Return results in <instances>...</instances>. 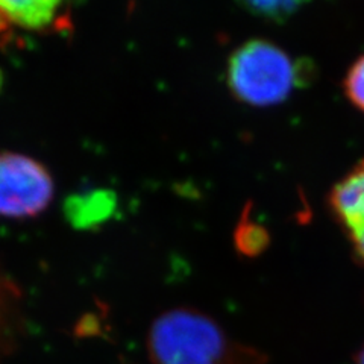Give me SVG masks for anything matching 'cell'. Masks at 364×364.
<instances>
[{
    "instance_id": "8992f818",
    "label": "cell",
    "mask_w": 364,
    "mask_h": 364,
    "mask_svg": "<svg viewBox=\"0 0 364 364\" xmlns=\"http://www.w3.org/2000/svg\"><path fill=\"white\" fill-rule=\"evenodd\" d=\"M18 316V290L0 270V357L14 345Z\"/></svg>"
},
{
    "instance_id": "6da1fadb",
    "label": "cell",
    "mask_w": 364,
    "mask_h": 364,
    "mask_svg": "<svg viewBox=\"0 0 364 364\" xmlns=\"http://www.w3.org/2000/svg\"><path fill=\"white\" fill-rule=\"evenodd\" d=\"M146 345L152 364H231L243 352L211 316L188 306L159 314Z\"/></svg>"
},
{
    "instance_id": "ba28073f",
    "label": "cell",
    "mask_w": 364,
    "mask_h": 364,
    "mask_svg": "<svg viewBox=\"0 0 364 364\" xmlns=\"http://www.w3.org/2000/svg\"><path fill=\"white\" fill-rule=\"evenodd\" d=\"M343 91L348 100L361 112H364V55L357 58L343 79Z\"/></svg>"
},
{
    "instance_id": "9c48e42d",
    "label": "cell",
    "mask_w": 364,
    "mask_h": 364,
    "mask_svg": "<svg viewBox=\"0 0 364 364\" xmlns=\"http://www.w3.org/2000/svg\"><path fill=\"white\" fill-rule=\"evenodd\" d=\"M354 364H364V345L358 349V352L355 354Z\"/></svg>"
},
{
    "instance_id": "277c9868",
    "label": "cell",
    "mask_w": 364,
    "mask_h": 364,
    "mask_svg": "<svg viewBox=\"0 0 364 364\" xmlns=\"http://www.w3.org/2000/svg\"><path fill=\"white\" fill-rule=\"evenodd\" d=\"M329 210L364 263V158L329 191Z\"/></svg>"
},
{
    "instance_id": "7a4b0ae2",
    "label": "cell",
    "mask_w": 364,
    "mask_h": 364,
    "mask_svg": "<svg viewBox=\"0 0 364 364\" xmlns=\"http://www.w3.org/2000/svg\"><path fill=\"white\" fill-rule=\"evenodd\" d=\"M302 68L267 40H249L228 61V85L242 104L266 108L282 104L302 84Z\"/></svg>"
},
{
    "instance_id": "52a82bcc",
    "label": "cell",
    "mask_w": 364,
    "mask_h": 364,
    "mask_svg": "<svg viewBox=\"0 0 364 364\" xmlns=\"http://www.w3.org/2000/svg\"><path fill=\"white\" fill-rule=\"evenodd\" d=\"M246 11L272 21L291 17L310 0H237Z\"/></svg>"
},
{
    "instance_id": "3957f363",
    "label": "cell",
    "mask_w": 364,
    "mask_h": 364,
    "mask_svg": "<svg viewBox=\"0 0 364 364\" xmlns=\"http://www.w3.org/2000/svg\"><path fill=\"white\" fill-rule=\"evenodd\" d=\"M53 196V178L38 159L0 152V218L33 219L48 210Z\"/></svg>"
},
{
    "instance_id": "5b68a950",
    "label": "cell",
    "mask_w": 364,
    "mask_h": 364,
    "mask_svg": "<svg viewBox=\"0 0 364 364\" xmlns=\"http://www.w3.org/2000/svg\"><path fill=\"white\" fill-rule=\"evenodd\" d=\"M64 0H0V14L13 25L28 31H49L61 23Z\"/></svg>"
}]
</instances>
